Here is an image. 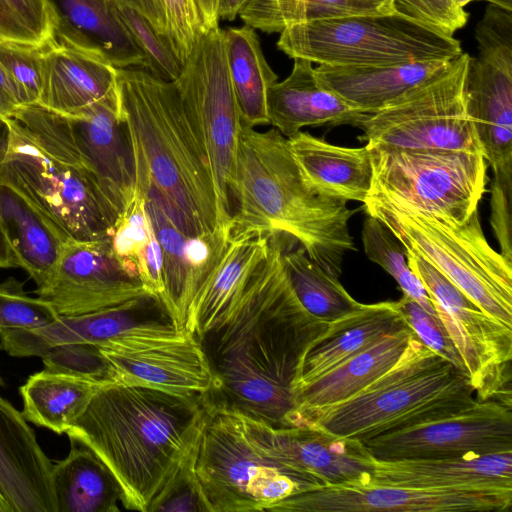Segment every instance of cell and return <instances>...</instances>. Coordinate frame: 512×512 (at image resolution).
Returning a JSON list of instances; mask_svg holds the SVG:
<instances>
[{"label":"cell","instance_id":"7bdbcfd3","mask_svg":"<svg viewBox=\"0 0 512 512\" xmlns=\"http://www.w3.org/2000/svg\"><path fill=\"white\" fill-rule=\"evenodd\" d=\"M58 316L49 303L28 296L17 279L11 277L0 283V329H36Z\"/></svg>","mask_w":512,"mask_h":512},{"label":"cell","instance_id":"f546056e","mask_svg":"<svg viewBox=\"0 0 512 512\" xmlns=\"http://www.w3.org/2000/svg\"><path fill=\"white\" fill-rule=\"evenodd\" d=\"M406 324L395 301L362 304L357 310L329 322L327 330L306 350L292 388L323 375L384 334Z\"/></svg>","mask_w":512,"mask_h":512},{"label":"cell","instance_id":"db71d44e","mask_svg":"<svg viewBox=\"0 0 512 512\" xmlns=\"http://www.w3.org/2000/svg\"><path fill=\"white\" fill-rule=\"evenodd\" d=\"M248 0H217L218 19L233 21Z\"/></svg>","mask_w":512,"mask_h":512},{"label":"cell","instance_id":"b9f144b4","mask_svg":"<svg viewBox=\"0 0 512 512\" xmlns=\"http://www.w3.org/2000/svg\"><path fill=\"white\" fill-rule=\"evenodd\" d=\"M111 4L117 18L147 58L148 72L166 81H176L181 74L183 64L168 41L137 10L116 0H111Z\"/></svg>","mask_w":512,"mask_h":512},{"label":"cell","instance_id":"680465c9","mask_svg":"<svg viewBox=\"0 0 512 512\" xmlns=\"http://www.w3.org/2000/svg\"><path fill=\"white\" fill-rule=\"evenodd\" d=\"M377 6L383 12H392L391 3L392 0H367Z\"/></svg>","mask_w":512,"mask_h":512},{"label":"cell","instance_id":"ffe728a7","mask_svg":"<svg viewBox=\"0 0 512 512\" xmlns=\"http://www.w3.org/2000/svg\"><path fill=\"white\" fill-rule=\"evenodd\" d=\"M41 88L36 105L71 117L117 94V68L62 23L40 46Z\"/></svg>","mask_w":512,"mask_h":512},{"label":"cell","instance_id":"603a6c76","mask_svg":"<svg viewBox=\"0 0 512 512\" xmlns=\"http://www.w3.org/2000/svg\"><path fill=\"white\" fill-rule=\"evenodd\" d=\"M66 118L119 218L138 187L133 150L120 117L118 90L115 96Z\"/></svg>","mask_w":512,"mask_h":512},{"label":"cell","instance_id":"ac0fdd59","mask_svg":"<svg viewBox=\"0 0 512 512\" xmlns=\"http://www.w3.org/2000/svg\"><path fill=\"white\" fill-rule=\"evenodd\" d=\"M35 293L58 315L66 316L115 307L147 294L114 256L110 237L98 241H68L49 279Z\"/></svg>","mask_w":512,"mask_h":512},{"label":"cell","instance_id":"8992f818","mask_svg":"<svg viewBox=\"0 0 512 512\" xmlns=\"http://www.w3.org/2000/svg\"><path fill=\"white\" fill-rule=\"evenodd\" d=\"M468 375L414 333L385 373L355 395L304 418L334 435L362 443L461 410L477 399Z\"/></svg>","mask_w":512,"mask_h":512},{"label":"cell","instance_id":"c3c4849f","mask_svg":"<svg viewBox=\"0 0 512 512\" xmlns=\"http://www.w3.org/2000/svg\"><path fill=\"white\" fill-rule=\"evenodd\" d=\"M512 168L493 171L491 183V225L501 254L512 262L511 245Z\"/></svg>","mask_w":512,"mask_h":512},{"label":"cell","instance_id":"3957f363","mask_svg":"<svg viewBox=\"0 0 512 512\" xmlns=\"http://www.w3.org/2000/svg\"><path fill=\"white\" fill-rule=\"evenodd\" d=\"M117 90L138 189L158 199L184 236L219 230L209 161L175 82L141 68H117Z\"/></svg>","mask_w":512,"mask_h":512},{"label":"cell","instance_id":"7dc6e473","mask_svg":"<svg viewBox=\"0 0 512 512\" xmlns=\"http://www.w3.org/2000/svg\"><path fill=\"white\" fill-rule=\"evenodd\" d=\"M167 21L169 45L182 64L185 63L204 31L195 0H160Z\"/></svg>","mask_w":512,"mask_h":512},{"label":"cell","instance_id":"f5cc1de1","mask_svg":"<svg viewBox=\"0 0 512 512\" xmlns=\"http://www.w3.org/2000/svg\"><path fill=\"white\" fill-rule=\"evenodd\" d=\"M204 29L219 25L217 0H195Z\"/></svg>","mask_w":512,"mask_h":512},{"label":"cell","instance_id":"836d02e7","mask_svg":"<svg viewBox=\"0 0 512 512\" xmlns=\"http://www.w3.org/2000/svg\"><path fill=\"white\" fill-rule=\"evenodd\" d=\"M229 75L242 125L254 128L269 124L267 94L277 82L263 54L254 28L244 24L223 30Z\"/></svg>","mask_w":512,"mask_h":512},{"label":"cell","instance_id":"60d3db41","mask_svg":"<svg viewBox=\"0 0 512 512\" xmlns=\"http://www.w3.org/2000/svg\"><path fill=\"white\" fill-rule=\"evenodd\" d=\"M60 25L51 0H0V39L41 46Z\"/></svg>","mask_w":512,"mask_h":512},{"label":"cell","instance_id":"74e56055","mask_svg":"<svg viewBox=\"0 0 512 512\" xmlns=\"http://www.w3.org/2000/svg\"><path fill=\"white\" fill-rule=\"evenodd\" d=\"M71 28L116 68L149 70V62L117 18L111 0H62Z\"/></svg>","mask_w":512,"mask_h":512},{"label":"cell","instance_id":"f6af8a7d","mask_svg":"<svg viewBox=\"0 0 512 512\" xmlns=\"http://www.w3.org/2000/svg\"><path fill=\"white\" fill-rule=\"evenodd\" d=\"M395 303L405 322L424 345L466 373L463 360L438 316L427 312L404 294Z\"/></svg>","mask_w":512,"mask_h":512},{"label":"cell","instance_id":"d6a6232c","mask_svg":"<svg viewBox=\"0 0 512 512\" xmlns=\"http://www.w3.org/2000/svg\"><path fill=\"white\" fill-rule=\"evenodd\" d=\"M67 457L53 464L56 512H115L121 492L108 467L88 447L70 439Z\"/></svg>","mask_w":512,"mask_h":512},{"label":"cell","instance_id":"9f6ffc18","mask_svg":"<svg viewBox=\"0 0 512 512\" xmlns=\"http://www.w3.org/2000/svg\"><path fill=\"white\" fill-rule=\"evenodd\" d=\"M476 0H458L459 4L464 8L468 3ZM502 9L512 11V0H482Z\"/></svg>","mask_w":512,"mask_h":512},{"label":"cell","instance_id":"277c9868","mask_svg":"<svg viewBox=\"0 0 512 512\" xmlns=\"http://www.w3.org/2000/svg\"><path fill=\"white\" fill-rule=\"evenodd\" d=\"M230 236L285 234L335 278L344 256L356 250L349 231L354 214L347 201L321 195L304 180L288 141L277 129L242 125L230 201Z\"/></svg>","mask_w":512,"mask_h":512},{"label":"cell","instance_id":"2e32d148","mask_svg":"<svg viewBox=\"0 0 512 512\" xmlns=\"http://www.w3.org/2000/svg\"><path fill=\"white\" fill-rule=\"evenodd\" d=\"M369 476L289 496L270 511L505 512L512 506V489L413 488L375 484Z\"/></svg>","mask_w":512,"mask_h":512},{"label":"cell","instance_id":"8fae6325","mask_svg":"<svg viewBox=\"0 0 512 512\" xmlns=\"http://www.w3.org/2000/svg\"><path fill=\"white\" fill-rule=\"evenodd\" d=\"M174 82L209 161L217 199L218 228L230 233V187L242 121L219 25L201 33Z\"/></svg>","mask_w":512,"mask_h":512},{"label":"cell","instance_id":"ab89813d","mask_svg":"<svg viewBox=\"0 0 512 512\" xmlns=\"http://www.w3.org/2000/svg\"><path fill=\"white\" fill-rule=\"evenodd\" d=\"M361 239L368 259L390 274L404 295L413 299L427 312L438 316L425 286L407 263L404 247L389 229L368 215L362 226Z\"/></svg>","mask_w":512,"mask_h":512},{"label":"cell","instance_id":"9c48e42d","mask_svg":"<svg viewBox=\"0 0 512 512\" xmlns=\"http://www.w3.org/2000/svg\"><path fill=\"white\" fill-rule=\"evenodd\" d=\"M194 473L208 512L270 511L289 496L317 488L267 456L237 411L209 403Z\"/></svg>","mask_w":512,"mask_h":512},{"label":"cell","instance_id":"9a60e30c","mask_svg":"<svg viewBox=\"0 0 512 512\" xmlns=\"http://www.w3.org/2000/svg\"><path fill=\"white\" fill-rule=\"evenodd\" d=\"M469 58L468 111L493 171L512 168V11L490 4L475 29Z\"/></svg>","mask_w":512,"mask_h":512},{"label":"cell","instance_id":"cb8c5ba5","mask_svg":"<svg viewBox=\"0 0 512 512\" xmlns=\"http://www.w3.org/2000/svg\"><path fill=\"white\" fill-rule=\"evenodd\" d=\"M52 468L22 412L0 395V491L14 512H56Z\"/></svg>","mask_w":512,"mask_h":512},{"label":"cell","instance_id":"e575fe53","mask_svg":"<svg viewBox=\"0 0 512 512\" xmlns=\"http://www.w3.org/2000/svg\"><path fill=\"white\" fill-rule=\"evenodd\" d=\"M103 387L94 381L44 369L19 388L27 422L66 434Z\"/></svg>","mask_w":512,"mask_h":512},{"label":"cell","instance_id":"7c38bea8","mask_svg":"<svg viewBox=\"0 0 512 512\" xmlns=\"http://www.w3.org/2000/svg\"><path fill=\"white\" fill-rule=\"evenodd\" d=\"M366 145L372 187L420 211L464 223L486 192L487 164L481 153Z\"/></svg>","mask_w":512,"mask_h":512},{"label":"cell","instance_id":"52a82bcc","mask_svg":"<svg viewBox=\"0 0 512 512\" xmlns=\"http://www.w3.org/2000/svg\"><path fill=\"white\" fill-rule=\"evenodd\" d=\"M364 209L486 314L512 327V262L486 240L476 210L464 223L420 211L371 187Z\"/></svg>","mask_w":512,"mask_h":512},{"label":"cell","instance_id":"4dcf8cb0","mask_svg":"<svg viewBox=\"0 0 512 512\" xmlns=\"http://www.w3.org/2000/svg\"><path fill=\"white\" fill-rule=\"evenodd\" d=\"M0 226L15 265L40 289L49 279L68 242L42 215L13 190L0 186Z\"/></svg>","mask_w":512,"mask_h":512},{"label":"cell","instance_id":"6f0895ef","mask_svg":"<svg viewBox=\"0 0 512 512\" xmlns=\"http://www.w3.org/2000/svg\"><path fill=\"white\" fill-rule=\"evenodd\" d=\"M8 141V129L3 119H0V159L4 155Z\"/></svg>","mask_w":512,"mask_h":512},{"label":"cell","instance_id":"ba28073f","mask_svg":"<svg viewBox=\"0 0 512 512\" xmlns=\"http://www.w3.org/2000/svg\"><path fill=\"white\" fill-rule=\"evenodd\" d=\"M279 50L290 58L332 66H387L453 60L460 42L395 12L360 14L287 27Z\"/></svg>","mask_w":512,"mask_h":512},{"label":"cell","instance_id":"484cf974","mask_svg":"<svg viewBox=\"0 0 512 512\" xmlns=\"http://www.w3.org/2000/svg\"><path fill=\"white\" fill-rule=\"evenodd\" d=\"M413 334L408 324L392 330L323 375L294 386L292 427L300 426L315 411L350 398L385 373L398 361Z\"/></svg>","mask_w":512,"mask_h":512},{"label":"cell","instance_id":"7402d4cb","mask_svg":"<svg viewBox=\"0 0 512 512\" xmlns=\"http://www.w3.org/2000/svg\"><path fill=\"white\" fill-rule=\"evenodd\" d=\"M163 318L169 316L160 298L147 293L96 312L59 315L52 323L36 329H0V348L14 357H43L57 346L100 344Z\"/></svg>","mask_w":512,"mask_h":512},{"label":"cell","instance_id":"681fc988","mask_svg":"<svg viewBox=\"0 0 512 512\" xmlns=\"http://www.w3.org/2000/svg\"><path fill=\"white\" fill-rule=\"evenodd\" d=\"M194 463L195 460L184 467L155 511L208 512L195 477Z\"/></svg>","mask_w":512,"mask_h":512},{"label":"cell","instance_id":"1f68e13d","mask_svg":"<svg viewBox=\"0 0 512 512\" xmlns=\"http://www.w3.org/2000/svg\"><path fill=\"white\" fill-rule=\"evenodd\" d=\"M269 235L231 237L217 266L196 294L186 330L197 340L208 332L220 313L266 258Z\"/></svg>","mask_w":512,"mask_h":512},{"label":"cell","instance_id":"f907efd6","mask_svg":"<svg viewBox=\"0 0 512 512\" xmlns=\"http://www.w3.org/2000/svg\"><path fill=\"white\" fill-rule=\"evenodd\" d=\"M142 14L167 41V21L160 0H116ZM169 43V42H168Z\"/></svg>","mask_w":512,"mask_h":512},{"label":"cell","instance_id":"d590c367","mask_svg":"<svg viewBox=\"0 0 512 512\" xmlns=\"http://www.w3.org/2000/svg\"><path fill=\"white\" fill-rule=\"evenodd\" d=\"M110 245L123 269L147 293L160 298L163 293L161 249L139 189L114 224Z\"/></svg>","mask_w":512,"mask_h":512},{"label":"cell","instance_id":"91938a15","mask_svg":"<svg viewBox=\"0 0 512 512\" xmlns=\"http://www.w3.org/2000/svg\"><path fill=\"white\" fill-rule=\"evenodd\" d=\"M0 512H14L4 495L0 491Z\"/></svg>","mask_w":512,"mask_h":512},{"label":"cell","instance_id":"30bf717a","mask_svg":"<svg viewBox=\"0 0 512 512\" xmlns=\"http://www.w3.org/2000/svg\"><path fill=\"white\" fill-rule=\"evenodd\" d=\"M469 54L462 53L441 75L373 113H358L366 144L397 149H446L481 153L466 96Z\"/></svg>","mask_w":512,"mask_h":512},{"label":"cell","instance_id":"e0dca14e","mask_svg":"<svg viewBox=\"0 0 512 512\" xmlns=\"http://www.w3.org/2000/svg\"><path fill=\"white\" fill-rule=\"evenodd\" d=\"M377 459L437 458L512 451V405L495 399L363 443Z\"/></svg>","mask_w":512,"mask_h":512},{"label":"cell","instance_id":"11a10c76","mask_svg":"<svg viewBox=\"0 0 512 512\" xmlns=\"http://www.w3.org/2000/svg\"><path fill=\"white\" fill-rule=\"evenodd\" d=\"M16 268L12 252L0 226V269Z\"/></svg>","mask_w":512,"mask_h":512},{"label":"cell","instance_id":"5b68a950","mask_svg":"<svg viewBox=\"0 0 512 512\" xmlns=\"http://www.w3.org/2000/svg\"><path fill=\"white\" fill-rule=\"evenodd\" d=\"M3 120L8 141L0 186L21 196L67 241L109 238L118 216L68 119L31 104Z\"/></svg>","mask_w":512,"mask_h":512},{"label":"cell","instance_id":"f1b7e54d","mask_svg":"<svg viewBox=\"0 0 512 512\" xmlns=\"http://www.w3.org/2000/svg\"><path fill=\"white\" fill-rule=\"evenodd\" d=\"M289 76L267 94L269 124L286 138L306 126L347 125L358 113L319 81L312 62L293 58Z\"/></svg>","mask_w":512,"mask_h":512},{"label":"cell","instance_id":"816d5d0a","mask_svg":"<svg viewBox=\"0 0 512 512\" xmlns=\"http://www.w3.org/2000/svg\"><path fill=\"white\" fill-rule=\"evenodd\" d=\"M21 106L17 93L0 66V119L9 116Z\"/></svg>","mask_w":512,"mask_h":512},{"label":"cell","instance_id":"4316f807","mask_svg":"<svg viewBox=\"0 0 512 512\" xmlns=\"http://www.w3.org/2000/svg\"><path fill=\"white\" fill-rule=\"evenodd\" d=\"M453 60H427L387 66L319 64L315 71L320 83L349 106L361 113H373L441 75Z\"/></svg>","mask_w":512,"mask_h":512},{"label":"cell","instance_id":"f35d334b","mask_svg":"<svg viewBox=\"0 0 512 512\" xmlns=\"http://www.w3.org/2000/svg\"><path fill=\"white\" fill-rule=\"evenodd\" d=\"M370 13L387 12L367 0H248L238 16L254 29L281 33L296 24Z\"/></svg>","mask_w":512,"mask_h":512},{"label":"cell","instance_id":"ee69618b","mask_svg":"<svg viewBox=\"0 0 512 512\" xmlns=\"http://www.w3.org/2000/svg\"><path fill=\"white\" fill-rule=\"evenodd\" d=\"M0 66L20 104H37L41 88L40 46L0 39Z\"/></svg>","mask_w":512,"mask_h":512},{"label":"cell","instance_id":"83f0119b","mask_svg":"<svg viewBox=\"0 0 512 512\" xmlns=\"http://www.w3.org/2000/svg\"><path fill=\"white\" fill-rule=\"evenodd\" d=\"M287 141L304 180L314 191L344 201L365 202L373 183L367 145L337 146L301 131Z\"/></svg>","mask_w":512,"mask_h":512},{"label":"cell","instance_id":"bcb514c9","mask_svg":"<svg viewBox=\"0 0 512 512\" xmlns=\"http://www.w3.org/2000/svg\"><path fill=\"white\" fill-rule=\"evenodd\" d=\"M391 11L447 36H453L468 20L458 0H392Z\"/></svg>","mask_w":512,"mask_h":512},{"label":"cell","instance_id":"d6986e66","mask_svg":"<svg viewBox=\"0 0 512 512\" xmlns=\"http://www.w3.org/2000/svg\"><path fill=\"white\" fill-rule=\"evenodd\" d=\"M239 415L248 436L267 456L317 488L364 478L373 471V456L358 440L314 425L275 427Z\"/></svg>","mask_w":512,"mask_h":512},{"label":"cell","instance_id":"8d00e7d4","mask_svg":"<svg viewBox=\"0 0 512 512\" xmlns=\"http://www.w3.org/2000/svg\"><path fill=\"white\" fill-rule=\"evenodd\" d=\"M289 237L283 252L282 263L289 283L302 306L313 316L332 322L355 310L357 302L333 277L309 258L305 249H293Z\"/></svg>","mask_w":512,"mask_h":512},{"label":"cell","instance_id":"5bb4252c","mask_svg":"<svg viewBox=\"0 0 512 512\" xmlns=\"http://www.w3.org/2000/svg\"><path fill=\"white\" fill-rule=\"evenodd\" d=\"M412 272L425 286L439 319L457 348L478 400L512 405V327L486 314L431 264L406 252Z\"/></svg>","mask_w":512,"mask_h":512},{"label":"cell","instance_id":"4fadbf2b","mask_svg":"<svg viewBox=\"0 0 512 512\" xmlns=\"http://www.w3.org/2000/svg\"><path fill=\"white\" fill-rule=\"evenodd\" d=\"M95 346L105 385L142 386L179 395H205L213 375L199 341L169 319L142 324Z\"/></svg>","mask_w":512,"mask_h":512},{"label":"cell","instance_id":"7a4b0ae2","mask_svg":"<svg viewBox=\"0 0 512 512\" xmlns=\"http://www.w3.org/2000/svg\"><path fill=\"white\" fill-rule=\"evenodd\" d=\"M207 416L206 394L106 385L66 434L108 467L126 509L155 512L195 460Z\"/></svg>","mask_w":512,"mask_h":512},{"label":"cell","instance_id":"6da1fadb","mask_svg":"<svg viewBox=\"0 0 512 512\" xmlns=\"http://www.w3.org/2000/svg\"><path fill=\"white\" fill-rule=\"evenodd\" d=\"M289 237L269 235L266 258L198 339L213 375L209 404L275 427H292L299 364L329 325L302 306L289 283L282 263Z\"/></svg>","mask_w":512,"mask_h":512},{"label":"cell","instance_id":"44dd1931","mask_svg":"<svg viewBox=\"0 0 512 512\" xmlns=\"http://www.w3.org/2000/svg\"><path fill=\"white\" fill-rule=\"evenodd\" d=\"M142 194L161 249L163 293L160 300L174 327L187 331L193 300L222 258L230 234L216 230L201 237H186L150 191Z\"/></svg>","mask_w":512,"mask_h":512},{"label":"cell","instance_id":"d4e9b609","mask_svg":"<svg viewBox=\"0 0 512 512\" xmlns=\"http://www.w3.org/2000/svg\"><path fill=\"white\" fill-rule=\"evenodd\" d=\"M369 481L425 489H512V451L392 460L373 457Z\"/></svg>","mask_w":512,"mask_h":512}]
</instances>
